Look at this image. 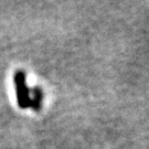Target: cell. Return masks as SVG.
<instances>
[{"instance_id":"cell-1","label":"cell","mask_w":149,"mask_h":149,"mask_svg":"<svg viewBox=\"0 0 149 149\" xmlns=\"http://www.w3.org/2000/svg\"><path fill=\"white\" fill-rule=\"evenodd\" d=\"M15 84L17 87L18 104L21 108H27L32 105V101L29 97V90L26 84V75L22 72H17L15 75Z\"/></svg>"}]
</instances>
